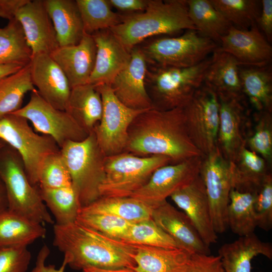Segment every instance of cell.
Returning a JSON list of instances; mask_svg holds the SVG:
<instances>
[{
  "instance_id": "6da1fadb",
  "label": "cell",
  "mask_w": 272,
  "mask_h": 272,
  "mask_svg": "<svg viewBox=\"0 0 272 272\" xmlns=\"http://www.w3.org/2000/svg\"><path fill=\"white\" fill-rule=\"evenodd\" d=\"M125 151L139 156H165L176 163L204 158L189 137L183 108L142 112L129 127Z\"/></svg>"
},
{
  "instance_id": "7a4b0ae2",
  "label": "cell",
  "mask_w": 272,
  "mask_h": 272,
  "mask_svg": "<svg viewBox=\"0 0 272 272\" xmlns=\"http://www.w3.org/2000/svg\"><path fill=\"white\" fill-rule=\"evenodd\" d=\"M53 243L75 270L87 267L133 269L134 245L107 237L77 222L53 226Z\"/></svg>"
},
{
  "instance_id": "3957f363",
  "label": "cell",
  "mask_w": 272,
  "mask_h": 272,
  "mask_svg": "<svg viewBox=\"0 0 272 272\" xmlns=\"http://www.w3.org/2000/svg\"><path fill=\"white\" fill-rule=\"evenodd\" d=\"M109 29L129 51L151 37L196 30L185 0H149L144 11L124 14L122 22Z\"/></svg>"
},
{
  "instance_id": "277c9868",
  "label": "cell",
  "mask_w": 272,
  "mask_h": 272,
  "mask_svg": "<svg viewBox=\"0 0 272 272\" xmlns=\"http://www.w3.org/2000/svg\"><path fill=\"white\" fill-rule=\"evenodd\" d=\"M211 56L191 67L148 66L145 85L153 108L166 110L183 108L204 82Z\"/></svg>"
},
{
  "instance_id": "5b68a950",
  "label": "cell",
  "mask_w": 272,
  "mask_h": 272,
  "mask_svg": "<svg viewBox=\"0 0 272 272\" xmlns=\"http://www.w3.org/2000/svg\"><path fill=\"white\" fill-rule=\"evenodd\" d=\"M60 151L81 208L100 198V187L105 177L106 156L99 147L93 130L82 141L66 142Z\"/></svg>"
},
{
  "instance_id": "8992f818",
  "label": "cell",
  "mask_w": 272,
  "mask_h": 272,
  "mask_svg": "<svg viewBox=\"0 0 272 272\" xmlns=\"http://www.w3.org/2000/svg\"><path fill=\"white\" fill-rule=\"evenodd\" d=\"M0 179L5 187L8 210L42 224H53L39 189L30 181L18 153L7 145L0 151Z\"/></svg>"
},
{
  "instance_id": "52a82bcc",
  "label": "cell",
  "mask_w": 272,
  "mask_h": 272,
  "mask_svg": "<svg viewBox=\"0 0 272 272\" xmlns=\"http://www.w3.org/2000/svg\"><path fill=\"white\" fill-rule=\"evenodd\" d=\"M173 162L161 155L139 156L127 152L106 156L101 197H128L143 186L158 168Z\"/></svg>"
},
{
  "instance_id": "ba28073f",
  "label": "cell",
  "mask_w": 272,
  "mask_h": 272,
  "mask_svg": "<svg viewBox=\"0 0 272 272\" xmlns=\"http://www.w3.org/2000/svg\"><path fill=\"white\" fill-rule=\"evenodd\" d=\"M140 47L149 64L185 68L205 60L218 46L197 31L187 30L180 36L161 37Z\"/></svg>"
},
{
  "instance_id": "9c48e42d",
  "label": "cell",
  "mask_w": 272,
  "mask_h": 272,
  "mask_svg": "<svg viewBox=\"0 0 272 272\" xmlns=\"http://www.w3.org/2000/svg\"><path fill=\"white\" fill-rule=\"evenodd\" d=\"M28 122L14 114L5 116L0 120V140L18 153L30 181L36 186L43 161L60 149L51 137L38 134Z\"/></svg>"
},
{
  "instance_id": "30bf717a",
  "label": "cell",
  "mask_w": 272,
  "mask_h": 272,
  "mask_svg": "<svg viewBox=\"0 0 272 272\" xmlns=\"http://www.w3.org/2000/svg\"><path fill=\"white\" fill-rule=\"evenodd\" d=\"M95 86L103 105L101 118L93 129L97 143L106 156L124 152L131 123L147 110H135L124 105L115 96L110 85Z\"/></svg>"
},
{
  "instance_id": "8fae6325",
  "label": "cell",
  "mask_w": 272,
  "mask_h": 272,
  "mask_svg": "<svg viewBox=\"0 0 272 272\" xmlns=\"http://www.w3.org/2000/svg\"><path fill=\"white\" fill-rule=\"evenodd\" d=\"M183 108L189 137L205 157L218 146V95L203 83Z\"/></svg>"
},
{
  "instance_id": "7c38bea8",
  "label": "cell",
  "mask_w": 272,
  "mask_h": 272,
  "mask_svg": "<svg viewBox=\"0 0 272 272\" xmlns=\"http://www.w3.org/2000/svg\"><path fill=\"white\" fill-rule=\"evenodd\" d=\"M12 114L31 122L36 132L51 137L59 149L69 141H82L89 134L66 111L44 100L36 89L28 103Z\"/></svg>"
},
{
  "instance_id": "4fadbf2b",
  "label": "cell",
  "mask_w": 272,
  "mask_h": 272,
  "mask_svg": "<svg viewBox=\"0 0 272 272\" xmlns=\"http://www.w3.org/2000/svg\"><path fill=\"white\" fill-rule=\"evenodd\" d=\"M224 156L218 146L203 158L199 173L206 188L217 234H222L228 228L227 211L235 166Z\"/></svg>"
},
{
  "instance_id": "5bb4252c",
  "label": "cell",
  "mask_w": 272,
  "mask_h": 272,
  "mask_svg": "<svg viewBox=\"0 0 272 272\" xmlns=\"http://www.w3.org/2000/svg\"><path fill=\"white\" fill-rule=\"evenodd\" d=\"M203 159L201 156L192 157L158 168L148 181L130 196L153 209L157 207L198 176Z\"/></svg>"
},
{
  "instance_id": "9a60e30c",
  "label": "cell",
  "mask_w": 272,
  "mask_h": 272,
  "mask_svg": "<svg viewBox=\"0 0 272 272\" xmlns=\"http://www.w3.org/2000/svg\"><path fill=\"white\" fill-rule=\"evenodd\" d=\"M130 54L129 64L110 86L118 99L128 108L140 110L153 108L145 85L148 66L146 57L138 45L131 49Z\"/></svg>"
},
{
  "instance_id": "2e32d148",
  "label": "cell",
  "mask_w": 272,
  "mask_h": 272,
  "mask_svg": "<svg viewBox=\"0 0 272 272\" xmlns=\"http://www.w3.org/2000/svg\"><path fill=\"white\" fill-rule=\"evenodd\" d=\"M219 48L234 57L242 65H269L272 47L256 24L248 29L231 25L220 40Z\"/></svg>"
},
{
  "instance_id": "e0dca14e",
  "label": "cell",
  "mask_w": 272,
  "mask_h": 272,
  "mask_svg": "<svg viewBox=\"0 0 272 272\" xmlns=\"http://www.w3.org/2000/svg\"><path fill=\"white\" fill-rule=\"evenodd\" d=\"M29 64L33 84L40 95L54 107L65 111L71 87L59 66L47 53L33 55Z\"/></svg>"
},
{
  "instance_id": "ac0fdd59",
  "label": "cell",
  "mask_w": 272,
  "mask_h": 272,
  "mask_svg": "<svg viewBox=\"0 0 272 272\" xmlns=\"http://www.w3.org/2000/svg\"><path fill=\"white\" fill-rule=\"evenodd\" d=\"M170 197L188 217L205 244L210 246L217 242L218 236L214 229L206 188L200 175Z\"/></svg>"
},
{
  "instance_id": "d6986e66",
  "label": "cell",
  "mask_w": 272,
  "mask_h": 272,
  "mask_svg": "<svg viewBox=\"0 0 272 272\" xmlns=\"http://www.w3.org/2000/svg\"><path fill=\"white\" fill-rule=\"evenodd\" d=\"M96 46L95 65L88 84L110 85L117 75L129 64L130 51L117 39L109 29L91 35Z\"/></svg>"
},
{
  "instance_id": "ffe728a7",
  "label": "cell",
  "mask_w": 272,
  "mask_h": 272,
  "mask_svg": "<svg viewBox=\"0 0 272 272\" xmlns=\"http://www.w3.org/2000/svg\"><path fill=\"white\" fill-rule=\"evenodd\" d=\"M15 19L22 27L32 56L50 54L59 46L43 0H29L19 10Z\"/></svg>"
},
{
  "instance_id": "44dd1931",
  "label": "cell",
  "mask_w": 272,
  "mask_h": 272,
  "mask_svg": "<svg viewBox=\"0 0 272 272\" xmlns=\"http://www.w3.org/2000/svg\"><path fill=\"white\" fill-rule=\"evenodd\" d=\"M152 219L190 254H211L210 246L203 241L188 217L167 200L153 209Z\"/></svg>"
},
{
  "instance_id": "7402d4cb",
  "label": "cell",
  "mask_w": 272,
  "mask_h": 272,
  "mask_svg": "<svg viewBox=\"0 0 272 272\" xmlns=\"http://www.w3.org/2000/svg\"><path fill=\"white\" fill-rule=\"evenodd\" d=\"M96 54L93 37L84 33L79 43L58 46L50 55L61 68L72 88L88 84L94 69Z\"/></svg>"
},
{
  "instance_id": "603a6c76",
  "label": "cell",
  "mask_w": 272,
  "mask_h": 272,
  "mask_svg": "<svg viewBox=\"0 0 272 272\" xmlns=\"http://www.w3.org/2000/svg\"><path fill=\"white\" fill-rule=\"evenodd\" d=\"M225 272H252L251 260L262 255L272 259V244L261 240L254 233L222 245L218 250Z\"/></svg>"
},
{
  "instance_id": "cb8c5ba5",
  "label": "cell",
  "mask_w": 272,
  "mask_h": 272,
  "mask_svg": "<svg viewBox=\"0 0 272 272\" xmlns=\"http://www.w3.org/2000/svg\"><path fill=\"white\" fill-rule=\"evenodd\" d=\"M211 58L203 83L214 89L218 95L239 99L242 93L239 77L241 64L219 47L212 53Z\"/></svg>"
},
{
  "instance_id": "d4e9b609",
  "label": "cell",
  "mask_w": 272,
  "mask_h": 272,
  "mask_svg": "<svg viewBox=\"0 0 272 272\" xmlns=\"http://www.w3.org/2000/svg\"><path fill=\"white\" fill-rule=\"evenodd\" d=\"M59 46L76 45L84 34L80 13L74 0H43Z\"/></svg>"
},
{
  "instance_id": "484cf974",
  "label": "cell",
  "mask_w": 272,
  "mask_h": 272,
  "mask_svg": "<svg viewBox=\"0 0 272 272\" xmlns=\"http://www.w3.org/2000/svg\"><path fill=\"white\" fill-rule=\"evenodd\" d=\"M134 245L135 272H186L191 254L185 250Z\"/></svg>"
},
{
  "instance_id": "4316f807",
  "label": "cell",
  "mask_w": 272,
  "mask_h": 272,
  "mask_svg": "<svg viewBox=\"0 0 272 272\" xmlns=\"http://www.w3.org/2000/svg\"><path fill=\"white\" fill-rule=\"evenodd\" d=\"M102 110V98L95 85L86 84L71 88L65 111L88 133L99 122Z\"/></svg>"
},
{
  "instance_id": "83f0119b",
  "label": "cell",
  "mask_w": 272,
  "mask_h": 272,
  "mask_svg": "<svg viewBox=\"0 0 272 272\" xmlns=\"http://www.w3.org/2000/svg\"><path fill=\"white\" fill-rule=\"evenodd\" d=\"M219 102V126L218 143L222 153L233 163L236 154L242 148L239 123L242 106L239 99L218 95Z\"/></svg>"
},
{
  "instance_id": "f1b7e54d",
  "label": "cell",
  "mask_w": 272,
  "mask_h": 272,
  "mask_svg": "<svg viewBox=\"0 0 272 272\" xmlns=\"http://www.w3.org/2000/svg\"><path fill=\"white\" fill-rule=\"evenodd\" d=\"M46 233L42 224L8 210L0 214V247L27 246Z\"/></svg>"
},
{
  "instance_id": "f546056e",
  "label": "cell",
  "mask_w": 272,
  "mask_h": 272,
  "mask_svg": "<svg viewBox=\"0 0 272 272\" xmlns=\"http://www.w3.org/2000/svg\"><path fill=\"white\" fill-rule=\"evenodd\" d=\"M239 77L242 93L258 110L269 111L272 102V73L268 65H241Z\"/></svg>"
},
{
  "instance_id": "4dcf8cb0",
  "label": "cell",
  "mask_w": 272,
  "mask_h": 272,
  "mask_svg": "<svg viewBox=\"0 0 272 272\" xmlns=\"http://www.w3.org/2000/svg\"><path fill=\"white\" fill-rule=\"evenodd\" d=\"M153 208L132 197H101L80 212L102 213L136 223L152 219Z\"/></svg>"
},
{
  "instance_id": "1f68e13d",
  "label": "cell",
  "mask_w": 272,
  "mask_h": 272,
  "mask_svg": "<svg viewBox=\"0 0 272 272\" xmlns=\"http://www.w3.org/2000/svg\"><path fill=\"white\" fill-rule=\"evenodd\" d=\"M189 17L198 33L220 42L232 25L212 5L210 0H185Z\"/></svg>"
},
{
  "instance_id": "d6a6232c",
  "label": "cell",
  "mask_w": 272,
  "mask_h": 272,
  "mask_svg": "<svg viewBox=\"0 0 272 272\" xmlns=\"http://www.w3.org/2000/svg\"><path fill=\"white\" fill-rule=\"evenodd\" d=\"M255 192H242L232 188L227 211V223L239 237L254 233L257 226L254 203Z\"/></svg>"
},
{
  "instance_id": "836d02e7",
  "label": "cell",
  "mask_w": 272,
  "mask_h": 272,
  "mask_svg": "<svg viewBox=\"0 0 272 272\" xmlns=\"http://www.w3.org/2000/svg\"><path fill=\"white\" fill-rule=\"evenodd\" d=\"M29 63L0 80V120L19 110L25 94L35 89Z\"/></svg>"
},
{
  "instance_id": "e575fe53",
  "label": "cell",
  "mask_w": 272,
  "mask_h": 272,
  "mask_svg": "<svg viewBox=\"0 0 272 272\" xmlns=\"http://www.w3.org/2000/svg\"><path fill=\"white\" fill-rule=\"evenodd\" d=\"M32 52L27 43L22 27L16 19L0 27V64H28Z\"/></svg>"
},
{
  "instance_id": "d590c367",
  "label": "cell",
  "mask_w": 272,
  "mask_h": 272,
  "mask_svg": "<svg viewBox=\"0 0 272 272\" xmlns=\"http://www.w3.org/2000/svg\"><path fill=\"white\" fill-rule=\"evenodd\" d=\"M83 22L84 31L92 35L121 23L124 14L112 10L108 0H76Z\"/></svg>"
},
{
  "instance_id": "8d00e7d4",
  "label": "cell",
  "mask_w": 272,
  "mask_h": 272,
  "mask_svg": "<svg viewBox=\"0 0 272 272\" xmlns=\"http://www.w3.org/2000/svg\"><path fill=\"white\" fill-rule=\"evenodd\" d=\"M42 199L53 216L56 224L76 221L81 208L73 186L55 189H39Z\"/></svg>"
},
{
  "instance_id": "74e56055",
  "label": "cell",
  "mask_w": 272,
  "mask_h": 272,
  "mask_svg": "<svg viewBox=\"0 0 272 272\" xmlns=\"http://www.w3.org/2000/svg\"><path fill=\"white\" fill-rule=\"evenodd\" d=\"M213 6L235 27L248 29L256 24L261 2L256 0H210Z\"/></svg>"
},
{
  "instance_id": "f35d334b",
  "label": "cell",
  "mask_w": 272,
  "mask_h": 272,
  "mask_svg": "<svg viewBox=\"0 0 272 272\" xmlns=\"http://www.w3.org/2000/svg\"><path fill=\"white\" fill-rule=\"evenodd\" d=\"M128 244L166 248H180L152 219L132 223L122 241Z\"/></svg>"
},
{
  "instance_id": "ab89813d",
  "label": "cell",
  "mask_w": 272,
  "mask_h": 272,
  "mask_svg": "<svg viewBox=\"0 0 272 272\" xmlns=\"http://www.w3.org/2000/svg\"><path fill=\"white\" fill-rule=\"evenodd\" d=\"M76 222L110 238L123 241L132 223L102 213L80 212Z\"/></svg>"
},
{
  "instance_id": "60d3db41",
  "label": "cell",
  "mask_w": 272,
  "mask_h": 272,
  "mask_svg": "<svg viewBox=\"0 0 272 272\" xmlns=\"http://www.w3.org/2000/svg\"><path fill=\"white\" fill-rule=\"evenodd\" d=\"M41 189H55L72 186L71 178L60 150L47 156L39 173Z\"/></svg>"
},
{
  "instance_id": "b9f144b4",
  "label": "cell",
  "mask_w": 272,
  "mask_h": 272,
  "mask_svg": "<svg viewBox=\"0 0 272 272\" xmlns=\"http://www.w3.org/2000/svg\"><path fill=\"white\" fill-rule=\"evenodd\" d=\"M257 226L268 231L272 228V179L268 174L255 191L254 203Z\"/></svg>"
},
{
  "instance_id": "7bdbcfd3",
  "label": "cell",
  "mask_w": 272,
  "mask_h": 272,
  "mask_svg": "<svg viewBox=\"0 0 272 272\" xmlns=\"http://www.w3.org/2000/svg\"><path fill=\"white\" fill-rule=\"evenodd\" d=\"M31 259L27 246L0 247V272H26Z\"/></svg>"
},
{
  "instance_id": "ee69618b",
  "label": "cell",
  "mask_w": 272,
  "mask_h": 272,
  "mask_svg": "<svg viewBox=\"0 0 272 272\" xmlns=\"http://www.w3.org/2000/svg\"><path fill=\"white\" fill-rule=\"evenodd\" d=\"M269 115L266 112L253 135L249 138L248 144L253 152L261 155L270 162L272 157V132L267 119Z\"/></svg>"
},
{
  "instance_id": "f6af8a7d",
  "label": "cell",
  "mask_w": 272,
  "mask_h": 272,
  "mask_svg": "<svg viewBox=\"0 0 272 272\" xmlns=\"http://www.w3.org/2000/svg\"><path fill=\"white\" fill-rule=\"evenodd\" d=\"M186 272H225L220 257L211 254L191 255Z\"/></svg>"
},
{
  "instance_id": "bcb514c9",
  "label": "cell",
  "mask_w": 272,
  "mask_h": 272,
  "mask_svg": "<svg viewBox=\"0 0 272 272\" xmlns=\"http://www.w3.org/2000/svg\"><path fill=\"white\" fill-rule=\"evenodd\" d=\"M256 25L270 43L272 39V0L261 1V11Z\"/></svg>"
},
{
  "instance_id": "7dc6e473",
  "label": "cell",
  "mask_w": 272,
  "mask_h": 272,
  "mask_svg": "<svg viewBox=\"0 0 272 272\" xmlns=\"http://www.w3.org/2000/svg\"><path fill=\"white\" fill-rule=\"evenodd\" d=\"M112 7L121 12L131 14L144 11L149 0H108Z\"/></svg>"
},
{
  "instance_id": "c3c4849f",
  "label": "cell",
  "mask_w": 272,
  "mask_h": 272,
  "mask_svg": "<svg viewBox=\"0 0 272 272\" xmlns=\"http://www.w3.org/2000/svg\"><path fill=\"white\" fill-rule=\"evenodd\" d=\"M29 0H0V18L8 21L15 19L19 10Z\"/></svg>"
},
{
  "instance_id": "681fc988",
  "label": "cell",
  "mask_w": 272,
  "mask_h": 272,
  "mask_svg": "<svg viewBox=\"0 0 272 272\" xmlns=\"http://www.w3.org/2000/svg\"><path fill=\"white\" fill-rule=\"evenodd\" d=\"M49 253L50 250L48 246L44 245L38 253L35 266L31 272H40L41 264L43 262H45Z\"/></svg>"
},
{
  "instance_id": "f907efd6",
  "label": "cell",
  "mask_w": 272,
  "mask_h": 272,
  "mask_svg": "<svg viewBox=\"0 0 272 272\" xmlns=\"http://www.w3.org/2000/svg\"><path fill=\"white\" fill-rule=\"evenodd\" d=\"M25 66L17 64H0V80L18 71Z\"/></svg>"
},
{
  "instance_id": "816d5d0a",
  "label": "cell",
  "mask_w": 272,
  "mask_h": 272,
  "mask_svg": "<svg viewBox=\"0 0 272 272\" xmlns=\"http://www.w3.org/2000/svg\"><path fill=\"white\" fill-rule=\"evenodd\" d=\"M8 210V203L4 185L0 179V214Z\"/></svg>"
},
{
  "instance_id": "f5cc1de1",
  "label": "cell",
  "mask_w": 272,
  "mask_h": 272,
  "mask_svg": "<svg viewBox=\"0 0 272 272\" xmlns=\"http://www.w3.org/2000/svg\"><path fill=\"white\" fill-rule=\"evenodd\" d=\"M67 266L66 262L64 259L60 266L57 268L54 265H45V262H43L41 266L40 272H64L65 267Z\"/></svg>"
},
{
  "instance_id": "db71d44e",
  "label": "cell",
  "mask_w": 272,
  "mask_h": 272,
  "mask_svg": "<svg viewBox=\"0 0 272 272\" xmlns=\"http://www.w3.org/2000/svg\"><path fill=\"white\" fill-rule=\"evenodd\" d=\"M82 272H135L133 269L129 268L124 269H104L95 267H87L82 270Z\"/></svg>"
},
{
  "instance_id": "11a10c76",
  "label": "cell",
  "mask_w": 272,
  "mask_h": 272,
  "mask_svg": "<svg viewBox=\"0 0 272 272\" xmlns=\"http://www.w3.org/2000/svg\"><path fill=\"white\" fill-rule=\"evenodd\" d=\"M6 144L0 140V151L6 146Z\"/></svg>"
}]
</instances>
